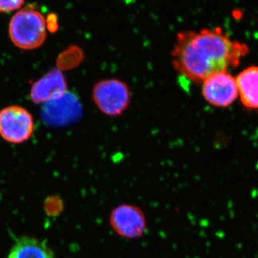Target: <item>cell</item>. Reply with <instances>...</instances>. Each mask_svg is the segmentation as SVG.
Segmentation results:
<instances>
[{
    "label": "cell",
    "instance_id": "6da1fadb",
    "mask_svg": "<svg viewBox=\"0 0 258 258\" xmlns=\"http://www.w3.org/2000/svg\"><path fill=\"white\" fill-rule=\"evenodd\" d=\"M245 44L234 41L221 29H203L177 34L172 64L178 74L195 83L236 67L248 54Z\"/></svg>",
    "mask_w": 258,
    "mask_h": 258
},
{
    "label": "cell",
    "instance_id": "7a4b0ae2",
    "mask_svg": "<svg viewBox=\"0 0 258 258\" xmlns=\"http://www.w3.org/2000/svg\"><path fill=\"white\" fill-rule=\"evenodd\" d=\"M8 30L15 46L23 50H33L45 41L46 19L35 5H28L13 15Z\"/></svg>",
    "mask_w": 258,
    "mask_h": 258
},
{
    "label": "cell",
    "instance_id": "3957f363",
    "mask_svg": "<svg viewBox=\"0 0 258 258\" xmlns=\"http://www.w3.org/2000/svg\"><path fill=\"white\" fill-rule=\"evenodd\" d=\"M92 98L98 109L109 116L122 114L130 104V90L120 80H102L93 86Z\"/></svg>",
    "mask_w": 258,
    "mask_h": 258
},
{
    "label": "cell",
    "instance_id": "277c9868",
    "mask_svg": "<svg viewBox=\"0 0 258 258\" xmlns=\"http://www.w3.org/2000/svg\"><path fill=\"white\" fill-rule=\"evenodd\" d=\"M109 225L116 235L127 240L141 238L148 229L143 210L132 203H122L113 208L109 215Z\"/></svg>",
    "mask_w": 258,
    "mask_h": 258
},
{
    "label": "cell",
    "instance_id": "5b68a950",
    "mask_svg": "<svg viewBox=\"0 0 258 258\" xmlns=\"http://www.w3.org/2000/svg\"><path fill=\"white\" fill-rule=\"evenodd\" d=\"M34 120L23 107L11 106L0 111V136L10 143L20 144L30 138Z\"/></svg>",
    "mask_w": 258,
    "mask_h": 258
},
{
    "label": "cell",
    "instance_id": "8992f818",
    "mask_svg": "<svg viewBox=\"0 0 258 258\" xmlns=\"http://www.w3.org/2000/svg\"><path fill=\"white\" fill-rule=\"evenodd\" d=\"M202 83L204 98L212 106H230L238 96L236 80L227 71L212 74Z\"/></svg>",
    "mask_w": 258,
    "mask_h": 258
},
{
    "label": "cell",
    "instance_id": "52a82bcc",
    "mask_svg": "<svg viewBox=\"0 0 258 258\" xmlns=\"http://www.w3.org/2000/svg\"><path fill=\"white\" fill-rule=\"evenodd\" d=\"M67 85L63 74L53 70L34 83L30 98L35 103H47L66 95Z\"/></svg>",
    "mask_w": 258,
    "mask_h": 258
},
{
    "label": "cell",
    "instance_id": "ba28073f",
    "mask_svg": "<svg viewBox=\"0 0 258 258\" xmlns=\"http://www.w3.org/2000/svg\"><path fill=\"white\" fill-rule=\"evenodd\" d=\"M235 80L244 106L249 109H258V66L243 70Z\"/></svg>",
    "mask_w": 258,
    "mask_h": 258
},
{
    "label": "cell",
    "instance_id": "9c48e42d",
    "mask_svg": "<svg viewBox=\"0 0 258 258\" xmlns=\"http://www.w3.org/2000/svg\"><path fill=\"white\" fill-rule=\"evenodd\" d=\"M8 258H55V254L46 242L23 237L15 242Z\"/></svg>",
    "mask_w": 258,
    "mask_h": 258
},
{
    "label": "cell",
    "instance_id": "30bf717a",
    "mask_svg": "<svg viewBox=\"0 0 258 258\" xmlns=\"http://www.w3.org/2000/svg\"><path fill=\"white\" fill-rule=\"evenodd\" d=\"M25 0H0V13H9L20 10Z\"/></svg>",
    "mask_w": 258,
    "mask_h": 258
},
{
    "label": "cell",
    "instance_id": "8fae6325",
    "mask_svg": "<svg viewBox=\"0 0 258 258\" xmlns=\"http://www.w3.org/2000/svg\"><path fill=\"white\" fill-rule=\"evenodd\" d=\"M46 24L47 30L51 32L56 31L58 28L57 15L52 14V13L49 15L46 18Z\"/></svg>",
    "mask_w": 258,
    "mask_h": 258
}]
</instances>
